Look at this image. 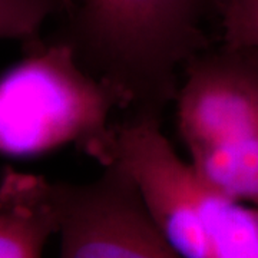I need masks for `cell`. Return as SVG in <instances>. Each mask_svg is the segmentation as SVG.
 I'll return each mask as SVG.
<instances>
[{
    "mask_svg": "<svg viewBox=\"0 0 258 258\" xmlns=\"http://www.w3.org/2000/svg\"><path fill=\"white\" fill-rule=\"evenodd\" d=\"M215 0H76L57 33L128 115L162 119L186 63L214 42Z\"/></svg>",
    "mask_w": 258,
    "mask_h": 258,
    "instance_id": "obj_1",
    "label": "cell"
},
{
    "mask_svg": "<svg viewBox=\"0 0 258 258\" xmlns=\"http://www.w3.org/2000/svg\"><path fill=\"white\" fill-rule=\"evenodd\" d=\"M189 164L212 189L258 208V50L212 45L191 59L176 92Z\"/></svg>",
    "mask_w": 258,
    "mask_h": 258,
    "instance_id": "obj_2",
    "label": "cell"
},
{
    "mask_svg": "<svg viewBox=\"0 0 258 258\" xmlns=\"http://www.w3.org/2000/svg\"><path fill=\"white\" fill-rule=\"evenodd\" d=\"M23 46L25 56L0 76V155L39 157L99 137L120 109L111 86L59 35Z\"/></svg>",
    "mask_w": 258,
    "mask_h": 258,
    "instance_id": "obj_3",
    "label": "cell"
},
{
    "mask_svg": "<svg viewBox=\"0 0 258 258\" xmlns=\"http://www.w3.org/2000/svg\"><path fill=\"white\" fill-rule=\"evenodd\" d=\"M59 203L60 258H182L115 168L91 182H59Z\"/></svg>",
    "mask_w": 258,
    "mask_h": 258,
    "instance_id": "obj_4",
    "label": "cell"
},
{
    "mask_svg": "<svg viewBox=\"0 0 258 258\" xmlns=\"http://www.w3.org/2000/svg\"><path fill=\"white\" fill-rule=\"evenodd\" d=\"M60 228L59 182L5 166L0 172V258H43Z\"/></svg>",
    "mask_w": 258,
    "mask_h": 258,
    "instance_id": "obj_5",
    "label": "cell"
},
{
    "mask_svg": "<svg viewBox=\"0 0 258 258\" xmlns=\"http://www.w3.org/2000/svg\"><path fill=\"white\" fill-rule=\"evenodd\" d=\"M208 258H258L255 208L222 195L204 182Z\"/></svg>",
    "mask_w": 258,
    "mask_h": 258,
    "instance_id": "obj_6",
    "label": "cell"
},
{
    "mask_svg": "<svg viewBox=\"0 0 258 258\" xmlns=\"http://www.w3.org/2000/svg\"><path fill=\"white\" fill-rule=\"evenodd\" d=\"M64 15L60 0H0V39L22 43L40 36L47 19Z\"/></svg>",
    "mask_w": 258,
    "mask_h": 258,
    "instance_id": "obj_7",
    "label": "cell"
},
{
    "mask_svg": "<svg viewBox=\"0 0 258 258\" xmlns=\"http://www.w3.org/2000/svg\"><path fill=\"white\" fill-rule=\"evenodd\" d=\"M224 45L258 50V0H215Z\"/></svg>",
    "mask_w": 258,
    "mask_h": 258,
    "instance_id": "obj_8",
    "label": "cell"
},
{
    "mask_svg": "<svg viewBox=\"0 0 258 258\" xmlns=\"http://www.w3.org/2000/svg\"><path fill=\"white\" fill-rule=\"evenodd\" d=\"M60 2L63 3V6H64L63 16H66V15H69V13L72 12V9H74V6H75V2H76V0H60Z\"/></svg>",
    "mask_w": 258,
    "mask_h": 258,
    "instance_id": "obj_9",
    "label": "cell"
},
{
    "mask_svg": "<svg viewBox=\"0 0 258 258\" xmlns=\"http://www.w3.org/2000/svg\"><path fill=\"white\" fill-rule=\"evenodd\" d=\"M255 212H257V217H258V208H255Z\"/></svg>",
    "mask_w": 258,
    "mask_h": 258,
    "instance_id": "obj_10",
    "label": "cell"
}]
</instances>
